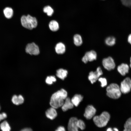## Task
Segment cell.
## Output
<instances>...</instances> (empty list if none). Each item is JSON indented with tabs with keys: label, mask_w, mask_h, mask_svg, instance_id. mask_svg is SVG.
<instances>
[{
	"label": "cell",
	"mask_w": 131,
	"mask_h": 131,
	"mask_svg": "<svg viewBox=\"0 0 131 131\" xmlns=\"http://www.w3.org/2000/svg\"><path fill=\"white\" fill-rule=\"evenodd\" d=\"M24 100L23 97L21 95L18 96L14 95L12 99L13 103L16 105L22 104L24 102Z\"/></svg>",
	"instance_id": "16"
},
{
	"label": "cell",
	"mask_w": 131,
	"mask_h": 131,
	"mask_svg": "<svg viewBox=\"0 0 131 131\" xmlns=\"http://www.w3.org/2000/svg\"></svg>",
	"instance_id": "37"
},
{
	"label": "cell",
	"mask_w": 131,
	"mask_h": 131,
	"mask_svg": "<svg viewBox=\"0 0 131 131\" xmlns=\"http://www.w3.org/2000/svg\"><path fill=\"white\" fill-rule=\"evenodd\" d=\"M124 131H131V117L126 122L124 125Z\"/></svg>",
	"instance_id": "25"
},
{
	"label": "cell",
	"mask_w": 131,
	"mask_h": 131,
	"mask_svg": "<svg viewBox=\"0 0 131 131\" xmlns=\"http://www.w3.org/2000/svg\"><path fill=\"white\" fill-rule=\"evenodd\" d=\"M73 40L74 44L76 46H80L82 44L83 41L82 37L79 34H76L74 35Z\"/></svg>",
	"instance_id": "19"
},
{
	"label": "cell",
	"mask_w": 131,
	"mask_h": 131,
	"mask_svg": "<svg viewBox=\"0 0 131 131\" xmlns=\"http://www.w3.org/2000/svg\"><path fill=\"white\" fill-rule=\"evenodd\" d=\"M44 12L47 14L48 16H51L54 12L53 9L50 6H48L45 7L43 9Z\"/></svg>",
	"instance_id": "24"
},
{
	"label": "cell",
	"mask_w": 131,
	"mask_h": 131,
	"mask_svg": "<svg viewBox=\"0 0 131 131\" xmlns=\"http://www.w3.org/2000/svg\"><path fill=\"white\" fill-rule=\"evenodd\" d=\"M74 106L70 98L67 97L65 100L64 102L61 107L62 110L65 112L69 109L72 108Z\"/></svg>",
	"instance_id": "11"
},
{
	"label": "cell",
	"mask_w": 131,
	"mask_h": 131,
	"mask_svg": "<svg viewBox=\"0 0 131 131\" xmlns=\"http://www.w3.org/2000/svg\"><path fill=\"white\" fill-rule=\"evenodd\" d=\"M68 74V72L66 70L63 69H60L57 71L56 75L59 78L62 80L66 77Z\"/></svg>",
	"instance_id": "18"
},
{
	"label": "cell",
	"mask_w": 131,
	"mask_h": 131,
	"mask_svg": "<svg viewBox=\"0 0 131 131\" xmlns=\"http://www.w3.org/2000/svg\"><path fill=\"white\" fill-rule=\"evenodd\" d=\"M87 58L88 61L91 62L96 60L97 58L96 52L94 50H91L86 52L84 55Z\"/></svg>",
	"instance_id": "14"
},
{
	"label": "cell",
	"mask_w": 131,
	"mask_h": 131,
	"mask_svg": "<svg viewBox=\"0 0 131 131\" xmlns=\"http://www.w3.org/2000/svg\"><path fill=\"white\" fill-rule=\"evenodd\" d=\"M49 26L50 29L53 31H57L59 28L58 23L54 20H52L49 22Z\"/></svg>",
	"instance_id": "21"
},
{
	"label": "cell",
	"mask_w": 131,
	"mask_h": 131,
	"mask_svg": "<svg viewBox=\"0 0 131 131\" xmlns=\"http://www.w3.org/2000/svg\"><path fill=\"white\" fill-rule=\"evenodd\" d=\"M25 50L26 53L31 55H37L40 53L38 47L33 42L28 44L26 46Z\"/></svg>",
	"instance_id": "8"
},
{
	"label": "cell",
	"mask_w": 131,
	"mask_h": 131,
	"mask_svg": "<svg viewBox=\"0 0 131 131\" xmlns=\"http://www.w3.org/2000/svg\"><path fill=\"white\" fill-rule=\"evenodd\" d=\"M113 130L114 131H118V129L116 128H113Z\"/></svg>",
	"instance_id": "35"
},
{
	"label": "cell",
	"mask_w": 131,
	"mask_h": 131,
	"mask_svg": "<svg viewBox=\"0 0 131 131\" xmlns=\"http://www.w3.org/2000/svg\"><path fill=\"white\" fill-rule=\"evenodd\" d=\"M56 131H65V128L62 126L58 127L56 130Z\"/></svg>",
	"instance_id": "30"
},
{
	"label": "cell",
	"mask_w": 131,
	"mask_h": 131,
	"mask_svg": "<svg viewBox=\"0 0 131 131\" xmlns=\"http://www.w3.org/2000/svg\"><path fill=\"white\" fill-rule=\"evenodd\" d=\"M122 93L125 94L129 92L131 89V80L127 77L125 78L121 83L120 87Z\"/></svg>",
	"instance_id": "5"
},
{
	"label": "cell",
	"mask_w": 131,
	"mask_h": 131,
	"mask_svg": "<svg viewBox=\"0 0 131 131\" xmlns=\"http://www.w3.org/2000/svg\"><path fill=\"white\" fill-rule=\"evenodd\" d=\"M56 109L52 107L48 109L45 112L46 117L51 120L55 119L57 116V113Z\"/></svg>",
	"instance_id": "13"
},
{
	"label": "cell",
	"mask_w": 131,
	"mask_h": 131,
	"mask_svg": "<svg viewBox=\"0 0 131 131\" xmlns=\"http://www.w3.org/2000/svg\"><path fill=\"white\" fill-rule=\"evenodd\" d=\"M116 39L115 37L113 36L107 37L105 40V42L107 45L112 46L115 45V43Z\"/></svg>",
	"instance_id": "22"
},
{
	"label": "cell",
	"mask_w": 131,
	"mask_h": 131,
	"mask_svg": "<svg viewBox=\"0 0 131 131\" xmlns=\"http://www.w3.org/2000/svg\"><path fill=\"white\" fill-rule=\"evenodd\" d=\"M102 64L104 68L108 71L114 69L115 66L114 60L110 57L104 58L102 61Z\"/></svg>",
	"instance_id": "7"
},
{
	"label": "cell",
	"mask_w": 131,
	"mask_h": 131,
	"mask_svg": "<svg viewBox=\"0 0 131 131\" xmlns=\"http://www.w3.org/2000/svg\"><path fill=\"white\" fill-rule=\"evenodd\" d=\"M130 67L131 68V57L130 58Z\"/></svg>",
	"instance_id": "36"
},
{
	"label": "cell",
	"mask_w": 131,
	"mask_h": 131,
	"mask_svg": "<svg viewBox=\"0 0 131 131\" xmlns=\"http://www.w3.org/2000/svg\"><path fill=\"white\" fill-rule=\"evenodd\" d=\"M83 98V97L81 95L76 94L72 97L71 100L74 106H77L82 100Z\"/></svg>",
	"instance_id": "15"
},
{
	"label": "cell",
	"mask_w": 131,
	"mask_h": 131,
	"mask_svg": "<svg viewBox=\"0 0 131 131\" xmlns=\"http://www.w3.org/2000/svg\"><path fill=\"white\" fill-rule=\"evenodd\" d=\"M3 13L5 17L8 19L11 18L13 14V11L11 8L7 7L5 8L3 11Z\"/></svg>",
	"instance_id": "20"
},
{
	"label": "cell",
	"mask_w": 131,
	"mask_h": 131,
	"mask_svg": "<svg viewBox=\"0 0 131 131\" xmlns=\"http://www.w3.org/2000/svg\"><path fill=\"white\" fill-rule=\"evenodd\" d=\"M56 81L55 77L53 76L47 77L45 80L46 83L48 84H51L53 82H55Z\"/></svg>",
	"instance_id": "26"
},
{
	"label": "cell",
	"mask_w": 131,
	"mask_h": 131,
	"mask_svg": "<svg viewBox=\"0 0 131 131\" xmlns=\"http://www.w3.org/2000/svg\"><path fill=\"white\" fill-rule=\"evenodd\" d=\"M82 60V61L85 63H86L88 61L87 58L85 55L83 57Z\"/></svg>",
	"instance_id": "31"
},
{
	"label": "cell",
	"mask_w": 131,
	"mask_h": 131,
	"mask_svg": "<svg viewBox=\"0 0 131 131\" xmlns=\"http://www.w3.org/2000/svg\"><path fill=\"white\" fill-rule=\"evenodd\" d=\"M106 91L107 96L114 99L118 98L121 95L120 87L115 83H112L108 86L106 88Z\"/></svg>",
	"instance_id": "4"
},
{
	"label": "cell",
	"mask_w": 131,
	"mask_h": 131,
	"mask_svg": "<svg viewBox=\"0 0 131 131\" xmlns=\"http://www.w3.org/2000/svg\"><path fill=\"white\" fill-rule=\"evenodd\" d=\"M129 66L127 64L122 63L117 67L118 72L123 76H124L128 72Z\"/></svg>",
	"instance_id": "12"
},
{
	"label": "cell",
	"mask_w": 131,
	"mask_h": 131,
	"mask_svg": "<svg viewBox=\"0 0 131 131\" xmlns=\"http://www.w3.org/2000/svg\"><path fill=\"white\" fill-rule=\"evenodd\" d=\"M7 117V115L6 113H3L2 114H0V121L6 118Z\"/></svg>",
	"instance_id": "29"
},
{
	"label": "cell",
	"mask_w": 131,
	"mask_h": 131,
	"mask_svg": "<svg viewBox=\"0 0 131 131\" xmlns=\"http://www.w3.org/2000/svg\"><path fill=\"white\" fill-rule=\"evenodd\" d=\"M0 129L3 131H9L11 128L8 123L5 121L2 123L0 125Z\"/></svg>",
	"instance_id": "23"
},
{
	"label": "cell",
	"mask_w": 131,
	"mask_h": 131,
	"mask_svg": "<svg viewBox=\"0 0 131 131\" xmlns=\"http://www.w3.org/2000/svg\"><path fill=\"white\" fill-rule=\"evenodd\" d=\"M67 96V92L64 89H61L58 90L53 93L51 97L49 103L50 106L55 109L61 107Z\"/></svg>",
	"instance_id": "1"
},
{
	"label": "cell",
	"mask_w": 131,
	"mask_h": 131,
	"mask_svg": "<svg viewBox=\"0 0 131 131\" xmlns=\"http://www.w3.org/2000/svg\"><path fill=\"white\" fill-rule=\"evenodd\" d=\"M113 131V130L111 128H108L106 130L107 131Z\"/></svg>",
	"instance_id": "34"
},
{
	"label": "cell",
	"mask_w": 131,
	"mask_h": 131,
	"mask_svg": "<svg viewBox=\"0 0 131 131\" xmlns=\"http://www.w3.org/2000/svg\"><path fill=\"white\" fill-rule=\"evenodd\" d=\"M21 131H32V130L30 128H26L23 129Z\"/></svg>",
	"instance_id": "32"
},
{
	"label": "cell",
	"mask_w": 131,
	"mask_h": 131,
	"mask_svg": "<svg viewBox=\"0 0 131 131\" xmlns=\"http://www.w3.org/2000/svg\"></svg>",
	"instance_id": "38"
},
{
	"label": "cell",
	"mask_w": 131,
	"mask_h": 131,
	"mask_svg": "<svg viewBox=\"0 0 131 131\" xmlns=\"http://www.w3.org/2000/svg\"><path fill=\"white\" fill-rule=\"evenodd\" d=\"M103 74L101 68L98 67L95 72L91 71L89 73L88 78L91 83L93 84L95 82L99 77Z\"/></svg>",
	"instance_id": "6"
},
{
	"label": "cell",
	"mask_w": 131,
	"mask_h": 131,
	"mask_svg": "<svg viewBox=\"0 0 131 131\" xmlns=\"http://www.w3.org/2000/svg\"><path fill=\"white\" fill-rule=\"evenodd\" d=\"M78 128L82 130H84L85 128V125L84 122L81 119L78 120Z\"/></svg>",
	"instance_id": "27"
},
{
	"label": "cell",
	"mask_w": 131,
	"mask_h": 131,
	"mask_svg": "<svg viewBox=\"0 0 131 131\" xmlns=\"http://www.w3.org/2000/svg\"><path fill=\"white\" fill-rule=\"evenodd\" d=\"M98 80L101 83V86L102 87L106 86L107 85V81L106 79L104 77H101L99 78Z\"/></svg>",
	"instance_id": "28"
},
{
	"label": "cell",
	"mask_w": 131,
	"mask_h": 131,
	"mask_svg": "<svg viewBox=\"0 0 131 131\" xmlns=\"http://www.w3.org/2000/svg\"><path fill=\"white\" fill-rule=\"evenodd\" d=\"M96 111V109L92 105H89L85 109L84 116L87 119H90L94 117Z\"/></svg>",
	"instance_id": "9"
},
{
	"label": "cell",
	"mask_w": 131,
	"mask_h": 131,
	"mask_svg": "<svg viewBox=\"0 0 131 131\" xmlns=\"http://www.w3.org/2000/svg\"><path fill=\"white\" fill-rule=\"evenodd\" d=\"M21 21L23 27L29 30L36 28L37 25V22L36 18L29 15L27 16H22L21 19Z\"/></svg>",
	"instance_id": "3"
},
{
	"label": "cell",
	"mask_w": 131,
	"mask_h": 131,
	"mask_svg": "<svg viewBox=\"0 0 131 131\" xmlns=\"http://www.w3.org/2000/svg\"><path fill=\"white\" fill-rule=\"evenodd\" d=\"M56 52L58 54H62L64 53L66 50L64 44L62 42L57 43L55 47Z\"/></svg>",
	"instance_id": "17"
},
{
	"label": "cell",
	"mask_w": 131,
	"mask_h": 131,
	"mask_svg": "<svg viewBox=\"0 0 131 131\" xmlns=\"http://www.w3.org/2000/svg\"><path fill=\"white\" fill-rule=\"evenodd\" d=\"M109 113L104 111L99 115L94 116L93 120L95 124L98 127H103L106 125L110 118Z\"/></svg>",
	"instance_id": "2"
},
{
	"label": "cell",
	"mask_w": 131,
	"mask_h": 131,
	"mask_svg": "<svg viewBox=\"0 0 131 131\" xmlns=\"http://www.w3.org/2000/svg\"><path fill=\"white\" fill-rule=\"evenodd\" d=\"M128 40V42L131 44V34L129 35Z\"/></svg>",
	"instance_id": "33"
},
{
	"label": "cell",
	"mask_w": 131,
	"mask_h": 131,
	"mask_svg": "<svg viewBox=\"0 0 131 131\" xmlns=\"http://www.w3.org/2000/svg\"><path fill=\"white\" fill-rule=\"evenodd\" d=\"M78 119L76 117H71L69 120L67 129L69 131H78L79 128L78 126Z\"/></svg>",
	"instance_id": "10"
}]
</instances>
